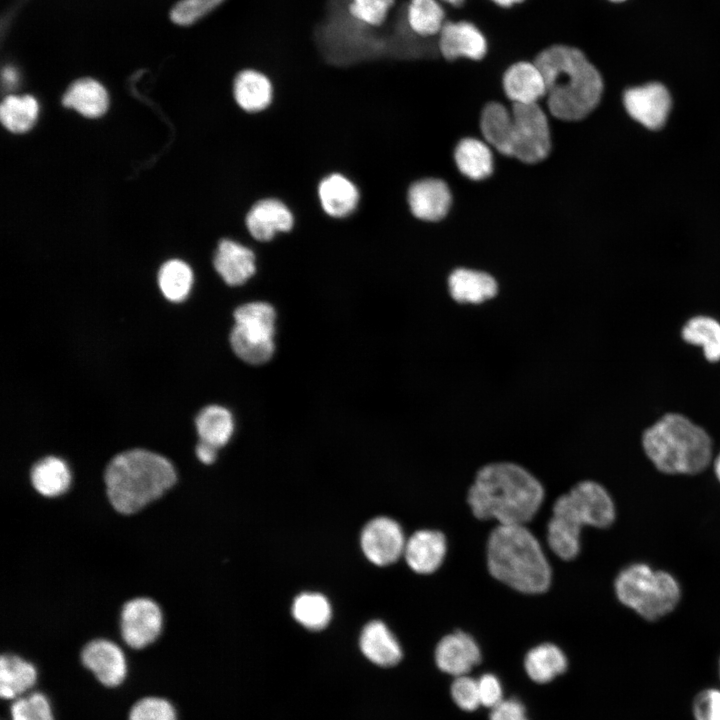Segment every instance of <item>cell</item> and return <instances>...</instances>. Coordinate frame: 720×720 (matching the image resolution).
I'll use <instances>...</instances> for the list:
<instances>
[{
	"mask_svg": "<svg viewBox=\"0 0 720 720\" xmlns=\"http://www.w3.org/2000/svg\"><path fill=\"white\" fill-rule=\"evenodd\" d=\"M546 85L549 112L565 121L586 117L600 102L604 82L592 60L579 48L551 45L534 58Z\"/></svg>",
	"mask_w": 720,
	"mask_h": 720,
	"instance_id": "cell-1",
	"label": "cell"
},
{
	"mask_svg": "<svg viewBox=\"0 0 720 720\" xmlns=\"http://www.w3.org/2000/svg\"><path fill=\"white\" fill-rule=\"evenodd\" d=\"M544 497L540 482L523 467L498 462L482 467L468 491L473 514L499 525H524L530 521Z\"/></svg>",
	"mask_w": 720,
	"mask_h": 720,
	"instance_id": "cell-2",
	"label": "cell"
},
{
	"mask_svg": "<svg viewBox=\"0 0 720 720\" xmlns=\"http://www.w3.org/2000/svg\"><path fill=\"white\" fill-rule=\"evenodd\" d=\"M642 447L652 465L669 476L702 474L715 456L709 433L680 413H666L648 427Z\"/></svg>",
	"mask_w": 720,
	"mask_h": 720,
	"instance_id": "cell-3",
	"label": "cell"
},
{
	"mask_svg": "<svg viewBox=\"0 0 720 720\" xmlns=\"http://www.w3.org/2000/svg\"><path fill=\"white\" fill-rule=\"evenodd\" d=\"M108 499L122 514H132L161 497L176 481V471L164 456L144 449L116 455L105 470Z\"/></svg>",
	"mask_w": 720,
	"mask_h": 720,
	"instance_id": "cell-4",
	"label": "cell"
},
{
	"mask_svg": "<svg viewBox=\"0 0 720 720\" xmlns=\"http://www.w3.org/2000/svg\"><path fill=\"white\" fill-rule=\"evenodd\" d=\"M487 564L494 578L523 593H542L551 582L540 544L524 525H498L492 531Z\"/></svg>",
	"mask_w": 720,
	"mask_h": 720,
	"instance_id": "cell-5",
	"label": "cell"
},
{
	"mask_svg": "<svg viewBox=\"0 0 720 720\" xmlns=\"http://www.w3.org/2000/svg\"><path fill=\"white\" fill-rule=\"evenodd\" d=\"M615 518V503L608 491L595 481H582L554 503L547 527L548 545L558 557L573 559L580 551L583 526L606 528Z\"/></svg>",
	"mask_w": 720,
	"mask_h": 720,
	"instance_id": "cell-6",
	"label": "cell"
},
{
	"mask_svg": "<svg viewBox=\"0 0 720 720\" xmlns=\"http://www.w3.org/2000/svg\"><path fill=\"white\" fill-rule=\"evenodd\" d=\"M619 602L646 621H658L671 614L682 597L680 582L672 573L645 562L625 566L616 576Z\"/></svg>",
	"mask_w": 720,
	"mask_h": 720,
	"instance_id": "cell-7",
	"label": "cell"
},
{
	"mask_svg": "<svg viewBox=\"0 0 720 720\" xmlns=\"http://www.w3.org/2000/svg\"><path fill=\"white\" fill-rule=\"evenodd\" d=\"M234 326L230 344L243 361L259 365L267 362L275 350L276 312L266 302L243 304L234 311Z\"/></svg>",
	"mask_w": 720,
	"mask_h": 720,
	"instance_id": "cell-8",
	"label": "cell"
},
{
	"mask_svg": "<svg viewBox=\"0 0 720 720\" xmlns=\"http://www.w3.org/2000/svg\"><path fill=\"white\" fill-rule=\"evenodd\" d=\"M511 116V157L528 164L544 160L551 148L550 128L545 112L538 103H513Z\"/></svg>",
	"mask_w": 720,
	"mask_h": 720,
	"instance_id": "cell-9",
	"label": "cell"
},
{
	"mask_svg": "<svg viewBox=\"0 0 720 720\" xmlns=\"http://www.w3.org/2000/svg\"><path fill=\"white\" fill-rule=\"evenodd\" d=\"M437 46L440 56L449 62L460 59L479 62L489 50L486 35L469 20L447 19L437 36Z\"/></svg>",
	"mask_w": 720,
	"mask_h": 720,
	"instance_id": "cell-10",
	"label": "cell"
},
{
	"mask_svg": "<svg viewBox=\"0 0 720 720\" xmlns=\"http://www.w3.org/2000/svg\"><path fill=\"white\" fill-rule=\"evenodd\" d=\"M162 625L161 609L149 598H134L126 602L122 608L121 636L133 649H142L152 644L159 637Z\"/></svg>",
	"mask_w": 720,
	"mask_h": 720,
	"instance_id": "cell-11",
	"label": "cell"
},
{
	"mask_svg": "<svg viewBox=\"0 0 720 720\" xmlns=\"http://www.w3.org/2000/svg\"><path fill=\"white\" fill-rule=\"evenodd\" d=\"M406 540L400 525L391 518L377 517L369 521L361 533V547L367 559L386 566L404 553Z\"/></svg>",
	"mask_w": 720,
	"mask_h": 720,
	"instance_id": "cell-12",
	"label": "cell"
},
{
	"mask_svg": "<svg viewBox=\"0 0 720 720\" xmlns=\"http://www.w3.org/2000/svg\"><path fill=\"white\" fill-rule=\"evenodd\" d=\"M623 101L628 114L649 129H660L671 108V97L660 83H649L625 91Z\"/></svg>",
	"mask_w": 720,
	"mask_h": 720,
	"instance_id": "cell-13",
	"label": "cell"
},
{
	"mask_svg": "<svg viewBox=\"0 0 720 720\" xmlns=\"http://www.w3.org/2000/svg\"><path fill=\"white\" fill-rule=\"evenodd\" d=\"M81 662L105 687H118L126 679V657L122 649L110 640L88 642L81 651Z\"/></svg>",
	"mask_w": 720,
	"mask_h": 720,
	"instance_id": "cell-14",
	"label": "cell"
},
{
	"mask_svg": "<svg viewBox=\"0 0 720 720\" xmlns=\"http://www.w3.org/2000/svg\"><path fill=\"white\" fill-rule=\"evenodd\" d=\"M501 86L512 103H538L546 95L543 74L531 60H519L510 64L502 74Z\"/></svg>",
	"mask_w": 720,
	"mask_h": 720,
	"instance_id": "cell-15",
	"label": "cell"
},
{
	"mask_svg": "<svg viewBox=\"0 0 720 720\" xmlns=\"http://www.w3.org/2000/svg\"><path fill=\"white\" fill-rule=\"evenodd\" d=\"M481 660L475 640L465 632H454L443 637L435 650V661L440 670L456 677L466 675Z\"/></svg>",
	"mask_w": 720,
	"mask_h": 720,
	"instance_id": "cell-16",
	"label": "cell"
},
{
	"mask_svg": "<svg viewBox=\"0 0 720 720\" xmlns=\"http://www.w3.org/2000/svg\"><path fill=\"white\" fill-rule=\"evenodd\" d=\"M451 201L450 190L440 179H423L409 188L408 202L411 212L424 221H438L445 217Z\"/></svg>",
	"mask_w": 720,
	"mask_h": 720,
	"instance_id": "cell-17",
	"label": "cell"
},
{
	"mask_svg": "<svg viewBox=\"0 0 720 720\" xmlns=\"http://www.w3.org/2000/svg\"><path fill=\"white\" fill-rule=\"evenodd\" d=\"M446 554L444 535L435 530H419L405 544L404 557L409 567L420 574L437 570Z\"/></svg>",
	"mask_w": 720,
	"mask_h": 720,
	"instance_id": "cell-18",
	"label": "cell"
},
{
	"mask_svg": "<svg viewBox=\"0 0 720 720\" xmlns=\"http://www.w3.org/2000/svg\"><path fill=\"white\" fill-rule=\"evenodd\" d=\"M214 267L228 285H242L255 273V255L249 248L224 239L218 245Z\"/></svg>",
	"mask_w": 720,
	"mask_h": 720,
	"instance_id": "cell-19",
	"label": "cell"
},
{
	"mask_svg": "<svg viewBox=\"0 0 720 720\" xmlns=\"http://www.w3.org/2000/svg\"><path fill=\"white\" fill-rule=\"evenodd\" d=\"M448 289L458 303L480 304L495 297L498 285L495 278L486 272L458 268L449 275Z\"/></svg>",
	"mask_w": 720,
	"mask_h": 720,
	"instance_id": "cell-20",
	"label": "cell"
},
{
	"mask_svg": "<svg viewBox=\"0 0 720 720\" xmlns=\"http://www.w3.org/2000/svg\"><path fill=\"white\" fill-rule=\"evenodd\" d=\"M246 226L257 240L267 241L277 232L288 231L293 226V216L279 200L265 199L257 202L248 212Z\"/></svg>",
	"mask_w": 720,
	"mask_h": 720,
	"instance_id": "cell-21",
	"label": "cell"
},
{
	"mask_svg": "<svg viewBox=\"0 0 720 720\" xmlns=\"http://www.w3.org/2000/svg\"><path fill=\"white\" fill-rule=\"evenodd\" d=\"M359 645L363 655L373 664L392 667L402 658V649L393 633L381 621L374 620L363 628Z\"/></svg>",
	"mask_w": 720,
	"mask_h": 720,
	"instance_id": "cell-22",
	"label": "cell"
},
{
	"mask_svg": "<svg viewBox=\"0 0 720 720\" xmlns=\"http://www.w3.org/2000/svg\"><path fill=\"white\" fill-rule=\"evenodd\" d=\"M37 669L31 662L14 654H3L0 658V696L15 700L37 682Z\"/></svg>",
	"mask_w": 720,
	"mask_h": 720,
	"instance_id": "cell-23",
	"label": "cell"
},
{
	"mask_svg": "<svg viewBox=\"0 0 720 720\" xmlns=\"http://www.w3.org/2000/svg\"><path fill=\"white\" fill-rule=\"evenodd\" d=\"M318 195L324 211L333 217L350 214L359 200L356 186L340 174L324 178L319 184Z\"/></svg>",
	"mask_w": 720,
	"mask_h": 720,
	"instance_id": "cell-24",
	"label": "cell"
},
{
	"mask_svg": "<svg viewBox=\"0 0 720 720\" xmlns=\"http://www.w3.org/2000/svg\"><path fill=\"white\" fill-rule=\"evenodd\" d=\"M62 103L86 117L95 118L106 112L109 99L101 83L91 78H82L70 85Z\"/></svg>",
	"mask_w": 720,
	"mask_h": 720,
	"instance_id": "cell-25",
	"label": "cell"
},
{
	"mask_svg": "<svg viewBox=\"0 0 720 720\" xmlns=\"http://www.w3.org/2000/svg\"><path fill=\"white\" fill-rule=\"evenodd\" d=\"M405 17L409 30L427 39L438 36L447 20V12L439 0H407Z\"/></svg>",
	"mask_w": 720,
	"mask_h": 720,
	"instance_id": "cell-26",
	"label": "cell"
},
{
	"mask_svg": "<svg viewBox=\"0 0 720 720\" xmlns=\"http://www.w3.org/2000/svg\"><path fill=\"white\" fill-rule=\"evenodd\" d=\"M682 339L689 345L702 349L710 363L720 361V321L710 315L690 317L681 329Z\"/></svg>",
	"mask_w": 720,
	"mask_h": 720,
	"instance_id": "cell-27",
	"label": "cell"
},
{
	"mask_svg": "<svg viewBox=\"0 0 720 720\" xmlns=\"http://www.w3.org/2000/svg\"><path fill=\"white\" fill-rule=\"evenodd\" d=\"M233 93L236 102L245 111H261L271 102L272 85L263 73L246 69L235 77Z\"/></svg>",
	"mask_w": 720,
	"mask_h": 720,
	"instance_id": "cell-28",
	"label": "cell"
},
{
	"mask_svg": "<svg viewBox=\"0 0 720 720\" xmlns=\"http://www.w3.org/2000/svg\"><path fill=\"white\" fill-rule=\"evenodd\" d=\"M71 479L67 463L56 456L39 460L31 470L34 489L45 497H56L65 493L70 487Z\"/></svg>",
	"mask_w": 720,
	"mask_h": 720,
	"instance_id": "cell-29",
	"label": "cell"
},
{
	"mask_svg": "<svg viewBox=\"0 0 720 720\" xmlns=\"http://www.w3.org/2000/svg\"><path fill=\"white\" fill-rule=\"evenodd\" d=\"M512 116L499 102L488 103L481 114L480 128L485 141L503 155L511 157Z\"/></svg>",
	"mask_w": 720,
	"mask_h": 720,
	"instance_id": "cell-30",
	"label": "cell"
},
{
	"mask_svg": "<svg viewBox=\"0 0 720 720\" xmlns=\"http://www.w3.org/2000/svg\"><path fill=\"white\" fill-rule=\"evenodd\" d=\"M459 171L471 180H482L493 171V156L489 146L475 138L462 139L454 153Z\"/></svg>",
	"mask_w": 720,
	"mask_h": 720,
	"instance_id": "cell-31",
	"label": "cell"
},
{
	"mask_svg": "<svg viewBox=\"0 0 720 720\" xmlns=\"http://www.w3.org/2000/svg\"><path fill=\"white\" fill-rule=\"evenodd\" d=\"M524 666L528 676L537 683H547L565 672L567 659L557 646L545 643L532 648Z\"/></svg>",
	"mask_w": 720,
	"mask_h": 720,
	"instance_id": "cell-32",
	"label": "cell"
},
{
	"mask_svg": "<svg viewBox=\"0 0 720 720\" xmlns=\"http://www.w3.org/2000/svg\"><path fill=\"white\" fill-rule=\"evenodd\" d=\"M195 426L200 440L220 448L232 437L234 420L231 412L225 407L209 405L199 412Z\"/></svg>",
	"mask_w": 720,
	"mask_h": 720,
	"instance_id": "cell-33",
	"label": "cell"
},
{
	"mask_svg": "<svg viewBox=\"0 0 720 720\" xmlns=\"http://www.w3.org/2000/svg\"><path fill=\"white\" fill-rule=\"evenodd\" d=\"M38 113V102L31 95L7 96L0 108L2 124L14 133H23L32 128Z\"/></svg>",
	"mask_w": 720,
	"mask_h": 720,
	"instance_id": "cell-34",
	"label": "cell"
},
{
	"mask_svg": "<svg viewBox=\"0 0 720 720\" xmlns=\"http://www.w3.org/2000/svg\"><path fill=\"white\" fill-rule=\"evenodd\" d=\"M292 615L305 628L318 631L328 625L331 619V606L322 594L306 592L295 598Z\"/></svg>",
	"mask_w": 720,
	"mask_h": 720,
	"instance_id": "cell-35",
	"label": "cell"
},
{
	"mask_svg": "<svg viewBox=\"0 0 720 720\" xmlns=\"http://www.w3.org/2000/svg\"><path fill=\"white\" fill-rule=\"evenodd\" d=\"M158 284L166 299L181 302L191 291L193 272L185 262L178 259L169 260L159 270Z\"/></svg>",
	"mask_w": 720,
	"mask_h": 720,
	"instance_id": "cell-36",
	"label": "cell"
},
{
	"mask_svg": "<svg viewBox=\"0 0 720 720\" xmlns=\"http://www.w3.org/2000/svg\"><path fill=\"white\" fill-rule=\"evenodd\" d=\"M397 0H350L348 12L359 24L381 27L388 20Z\"/></svg>",
	"mask_w": 720,
	"mask_h": 720,
	"instance_id": "cell-37",
	"label": "cell"
},
{
	"mask_svg": "<svg viewBox=\"0 0 720 720\" xmlns=\"http://www.w3.org/2000/svg\"><path fill=\"white\" fill-rule=\"evenodd\" d=\"M10 714L11 720H55L51 703L41 692L15 699Z\"/></svg>",
	"mask_w": 720,
	"mask_h": 720,
	"instance_id": "cell-38",
	"label": "cell"
},
{
	"mask_svg": "<svg viewBox=\"0 0 720 720\" xmlns=\"http://www.w3.org/2000/svg\"><path fill=\"white\" fill-rule=\"evenodd\" d=\"M128 720H178L173 704L162 697L147 696L136 701Z\"/></svg>",
	"mask_w": 720,
	"mask_h": 720,
	"instance_id": "cell-39",
	"label": "cell"
},
{
	"mask_svg": "<svg viewBox=\"0 0 720 720\" xmlns=\"http://www.w3.org/2000/svg\"><path fill=\"white\" fill-rule=\"evenodd\" d=\"M226 0H180L170 10L171 21L179 26H190L216 8Z\"/></svg>",
	"mask_w": 720,
	"mask_h": 720,
	"instance_id": "cell-40",
	"label": "cell"
},
{
	"mask_svg": "<svg viewBox=\"0 0 720 720\" xmlns=\"http://www.w3.org/2000/svg\"><path fill=\"white\" fill-rule=\"evenodd\" d=\"M454 702L463 710L473 711L480 704L478 681L466 675L458 676L451 685Z\"/></svg>",
	"mask_w": 720,
	"mask_h": 720,
	"instance_id": "cell-41",
	"label": "cell"
},
{
	"mask_svg": "<svg viewBox=\"0 0 720 720\" xmlns=\"http://www.w3.org/2000/svg\"><path fill=\"white\" fill-rule=\"evenodd\" d=\"M692 713L695 720H720V689L699 692L693 701Z\"/></svg>",
	"mask_w": 720,
	"mask_h": 720,
	"instance_id": "cell-42",
	"label": "cell"
},
{
	"mask_svg": "<svg viewBox=\"0 0 720 720\" xmlns=\"http://www.w3.org/2000/svg\"><path fill=\"white\" fill-rule=\"evenodd\" d=\"M477 681L481 705L493 708L503 700L502 687L496 676L484 674Z\"/></svg>",
	"mask_w": 720,
	"mask_h": 720,
	"instance_id": "cell-43",
	"label": "cell"
},
{
	"mask_svg": "<svg viewBox=\"0 0 720 720\" xmlns=\"http://www.w3.org/2000/svg\"><path fill=\"white\" fill-rule=\"evenodd\" d=\"M491 709L490 720H528L523 704L517 699L502 700Z\"/></svg>",
	"mask_w": 720,
	"mask_h": 720,
	"instance_id": "cell-44",
	"label": "cell"
},
{
	"mask_svg": "<svg viewBox=\"0 0 720 720\" xmlns=\"http://www.w3.org/2000/svg\"><path fill=\"white\" fill-rule=\"evenodd\" d=\"M217 449L214 445L200 440L196 445L195 453L202 463L211 464L216 460Z\"/></svg>",
	"mask_w": 720,
	"mask_h": 720,
	"instance_id": "cell-45",
	"label": "cell"
},
{
	"mask_svg": "<svg viewBox=\"0 0 720 720\" xmlns=\"http://www.w3.org/2000/svg\"><path fill=\"white\" fill-rule=\"evenodd\" d=\"M19 81V74L15 67L7 65L2 70V82L6 88H14Z\"/></svg>",
	"mask_w": 720,
	"mask_h": 720,
	"instance_id": "cell-46",
	"label": "cell"
},
{
	"mask_svg": "<svg viewBox=\"0 0 720 720\" xmlns=\"http://www.w3.org/2000/svg\"><path fill=\"white\" fill-rule=\"evenodd\" d=\"M500 8H512L516 5L522 4L525 0H489Z\"/></svg>",
	"mask_w": 720,
	"mask_h": 720,
	"instance_id": "cell-47",
	"label": "cell"
},
{
	"mask_svg": "<svg viewBox=\"0 0 720 720\" xmlns=\"http://www.w3.org/2000/svg\"><path fill=\"white\" fill-rule=\"evenodd\" d=\"M711 466H712L713 476L717 480V482L720 484V450L714 456Z\"/></svg>",
	"mask_w": 720,
	"mask_h": 720,
	"instance_id": "cell-48",
	"label": "cell"
},
{
	"mask_svg": "<svg viewBox=\"0 0 720 720\" xmlns=\"http://www.w3.org/2000/svg\"><path fill=\"white\" fill-rule=\"evenodd\" d=\"M447 7L458 8L462 6L466 0H439Z\"/></svg>",
	"mask_w": 720,
	"mask_h": 720,
	"instance_id": "cell-49",
	"label": "cell"
},
{
	"mask_svg": "<svg viewBox=\"0 0 720 720\" xmlns=\"http://www.w3.org/2000/svg\"><path fill=\"white\" fill-rule=\"evenodd\" d=\"M605 1H608V2H610V3L616 4V3H622V2H624V1H626V0H605Z\"/></svg>",
	"mask_w": 720,
	"mask_h": 720,
	"instance_id": "cell-50",
	"label": "cell"
},
{
	"mask_svg": "<svg viewBox=\"0 0 720 720\" xmlns=\"http://www.w3.org/2000/svg\"><path fill=\"white\" fill-rule=\"evenodd\" d=\"M719 676H720V659H719Z\"/></svg>",
	"mask_w": 720,
	"mask_h": 720,
	"instance_id": "cell-51",
	"label": "cell"
}]
</instances>
